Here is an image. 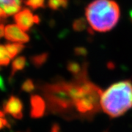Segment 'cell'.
Instances as JSON below:
<instances>
[{"label":"cell","instance_id":"cell-1","mask_svg":"<svg viewBox=\"0 0 132 132\" xmlns=\"http://www.w3.org/2000/svg\"><path fill=\"white\" fill-rule=\"evenodd\" d=\"M100 106L111 118H118L132 107V82L123 80L116 82L101 94Z\"/></svg>","mask_w":132,"mask_h":132},{"label":"cell","instance_id":"cell-2","mask_svg":"<svg viewBox=\"0 0 132 132\" xmlns=\"http://www.w3.org/2000/svg\"><path fill=\"white\" fill-rule=\"evenodd\" d=\"M85 15L93 30L106 32L118 24L120 11L114 0H94L86 7Z\"/></svg>","mask_w":132,"mask_h":132},{"label":"cell","instance_id":"cell-3","mask_svg":"<svg viewBox=\"0 0 132 132\" xmlns=\"http://www.w3.org/2000/svg\"><path fill=\"white\" fill-rule=\"evenodd\" d=\"M76 107L81 113L93 112L100 105L101 92L91 83H85L70 92Z\"/></svg>","mask_w":132,"mask_h":132},{"label":"cell","instance_id":"cell-4","mask_svg":"<svg viewBox=\"0 0 132 132\" xmlns=\"http://www.w3.org/2000/svg\"><path fill=\"white\" fill-rule=\"evenodd\" d=\"M23 104L21 101L16 96L11 95L9 99L3 104V109L5 113L18 120L23 118Z\"/></svg>","mask_w":132,"mask_h":132},{"label":"cell","instance_id":"cell-5","mask_svg":"<svg viewBox=\"0 0 132 132\" xmlns=\"http://www.w3.org/2000/svg\"><path fill=\"white\" fill-rule=\"evenodd\" d=\"M5 37L9 41L19 43L29 41V36L19 28L17 24H9L5 27Z\"/></svg>","mask_w":132,"mask_h":132},{"label":"cell","instance_id":"cell-6","mask_svg":"<svg viewBox=\"0 0 132 132\" xmlns=\"http://www.w3.org/2000/svg\"><path fill=\"white\" fill-rule=\"evenodd\" d=\"M14 20L18 27L24 32L29 30L33 24H35V15H33L29 9H24L16 13L14 16Z\"/></svg>","mask_w":132,"mask_h":132},{"label":"cell","instance_id":"cell-7","mask_svg":"<svg viewBox=\"0 0 132 132\" xmlns=\"http://www.w3.org/2000/svg\"><path fill=\"white\" fill-rule=\"evenodd\" d=\"M31 110L30 115L33 118L42 117L45 112V102L43 99L39 95H32L30 98Z\"/></svg>","mask_w":132,"mask_h":132},{"label":"cell","instance_id":"cell-8","mask_svg":"<svg viewBox=\"0 0 132 132\" xmlns=\"http://www.w3.org/2000/svg\"><path fill=\"white\" fill-rule=\"evenodd\" d=\"M26 65H27V60L25 57L23 56H20L15 58L12 63L10 79H12L18 71H22Z\"/></svg>","mask_w":132,"mask_h":132},{"label":"cell","instance_id":"cell-9","mask_svg":"<svg viewBox=\"0 0 132 132\" xmlns=\"http://www.w3.org/2000/svg\"><path fill=\"white\" fill-rule=\"evenodd\" d=\"M7 51L9 54L10 59L14 58L15 56H17L19 53L23 51L25 46L22 43H6L5 46Z\"/></svg>","mask_w":132,"mask_h":132},{"label":"cell","instance_id":"cell-10","mask_svg":"<svg viewBox=\"0 0 132 132\" xmlns=\"http://www.w3.org/2000/svg\"><path fill=\"white\" fill-rule=\"evenodd\" d=\"M10 62V57L5 46L0 44V66H7Z\"/></svg>","mask_w":132,"mask_h":132},{"label":"cell","instance_id":"cell-11","mask_svg":"<svg viewBox=\"0 0 132 132\" xmlns=\"http://www.w3.org/2000/svg\"><path fill=\"white\" fill-rule=\"evenodd\" d=\"M68 5V0H48V5L52 10H56L60 8H65Z\"/></svg>","mask_w":132,"mask_h":132},{"label":"cell","instance_id":"cell-12","mask_svg":"<svg viewBox=\"0 0 132 132\" xmlns=\"http://www.w3.org/2000/svg\"><path fill=\"white\" fill-rule=\"evenodd\" d=\"M0 7H2L4 9L7 15L16 14L21 9V5H2Z\"/></svg>","mask_w":132,"mask_h":132},{"label":"cell","instance_id":"cell-13","mask_svg":"<svg viewBox=\"0 0 132 132\" xmlns=\"http://www.w3.org/2000/svg\"><path fill=\"white\" fill-rule=\"evenodd\" d=\"M47 57V54H41L33 56L32 57H31V62L35 67L38 68V67L42 65L46 61Z\"/></svg>","mask_w":132,"mask_h":132},{"label":"cell","instance_id":"cell-14","mask_svg":"<svg viewBox=\"0 0 132 132\" xmlns=\"http://www.w3.org/2000/svg\"><path fill=\"white\" fill-rule=\"evenodd\" d=\"M25 4L32 9L37 10L40 7H44L45 0H26Z\"/></svg>","mask_w":132,"mask_h":132},{"label":"cell","instance_id":"cell-15","mask_svg":"<svg viewBox=\"0 0 132 132\" xmlns=\"http://www.w3.org/2000/svg\"><path fill=\"white\" fill-rule=\"evenodd\" d=\"M35 90V85L32 79H27L21 85V90L26 93H31Z\"/></svg>","mask_w":132,"mask_h":132},{"label":"cell","instance_id":"cell-16","mask_svg":"<svg viewBox=\"0 0 132 132\" xmlns=\"http://www.w3.org/2000/svg\"><path fill=\"white\" fill-rule=\"evenodd\" d=\"M5 127H10L9 123L5 118V113L2 111H0V130Z\"/></svg>","mask_w":132,"mask_h":132},{"label":"cell","instance_id":"cell-17","mask_svg":"<svg viewBox=\"0 0 132 132\" xmlns=\"http://www.w3.org/2000/svg\"><path fill=\"white\" fill-rule=\"evenodd\" d=\"M22 0H0V6L2 5H21Z\"/></svg>","mask_w":132,"mask_h":132},{"label":"cell","instance_id":"cell-18","mask_svg":"<svg viewBox=\"0 0 132 132\" xmlns=\"http://www.w3.org/2000/svg\"><path fill=\"white\" fill-rule=\"evenodd\" d=\"M0 91H2V92L6 91V87L4 82V79L2 77V76H0Z\"/></svg>","mask_w":132,"mask_h":132},{"label":"cell","instance_id":"cell-19","mask_svg":"<svg viewBox=\"0 0 132 132\" xmlns=\"http://www.w3.org/2000/svg\"><path fill=\"white\" fill-rule=\"evenodd\" d=\"M7 17V15L5 13V11L4 10V9H3L2 7H0V18L5 19Z\"/></svg>","mask_w":132,"mask_h":132},{"label":"cell","instance_id":"cell-20","mask_svg":"<svg viewBox=\"0 0 132 132\" xmlns=\"http://www.w3.org/2000/svg\"><path fill=\"white\" fill-rule=\"evenodd\" d=\"M5 25L4 24H0V38L5 35Z\"/></svg>","mask_w":132,"mask_h":132},{"label":"cell","instance_id":"cell-21","mask_svg":"<svg viewBox=\"0 0 132 132\" xmlns=\"http://www.w3.org/2000/svg\"><path fill=\"white\" fill-rule=\"evenodd\" d=\"M2 21H5V19L0 18V24H2Z\"/></svg>","mask_w":132,"mask_h":132},{"label":"cell","instance_id":"cell-22","mask_svg":"<svg viewBox=\"0 0 132 132\" xmlns=\"http://www.w3.org/2000/svg\"><path fill=\"white\" fill-rule=\"evenodd\" d=\"M130 15H131V20H132V10L131 11V13H130Z\"/></svg>","mask_w":132,"mask_h":132}]
</instances>
